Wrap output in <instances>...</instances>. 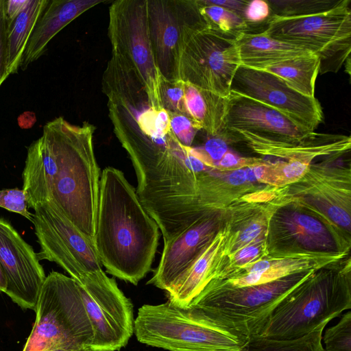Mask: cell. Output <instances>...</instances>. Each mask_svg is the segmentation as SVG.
Instances as JSON below:
<instances>
[{
	"label": "cell",
	"mask_w": 351,
	"mask_h": 351,
	"mask_svg": "<svg viewBox=\"0 0 351 351\" xmlns=\"http://www.w3.org/2000/svg\"><path fill=\"white\" fill-rule=\"evenodd\" d=\"M159 228L123 173L105 168L99 180L94 245L107 272L136 285L150 271Z\"/></svg>",
	"instance_id": "1"
},
{
	"label": "cell",
	"mask_w": 351,
	"mask_h": 351,
	"mask_svg": "<svg viewBox=\"0 0 351 351\" xmlns=\"http://www.w3.org/2000/svg\"><path fill=\"white\" fill-rule=\"evenodd\" d=\"M136 194L169 240L210 211L207 178L212 168L178 143L156 158L132 163Z\"/></svg>",
	"instance_id": "2"
},
{
	"label": "cell",
	"mask_w": 351,
	"mask_h": 351,
	"mask_svg": "<svg viewBox=\"0 0 351 351\" xmlns=\"http://www.w3.org/2000/svg\"><path fill=\"white\" fill-rule=\"evenodd\" d=\"M95 130L88 122L75 125L59 117L47 123L43 132L57 165L51 200L93 245L99 191Z\"/></svg>",
	"instance_id": "3"
},
{
	"label": "cell",
	"mask_w": 351,
	"mask_h": 351,
	"mask_svg": "<svg viewBox=\"0 0 351 351\" xmlns=\"http://www.w3.org/2000/svg\"><path fill=\"white\" fill-rule=\"evenodd\" d=\"M315 271L241 287L213 279L184 308L248 338L259 337L278 303Z\"/></svg>",
	"instance_id": "4"
},
{
	"label": "cell",
	"mask_w": 351,
	"mask_h": 351,
	"mask_svg": "<svg viewBox=\"0 0 351 351\" xmlns=\"http://www.w3.org/2000/svg\"><path fill=\"white\" fill-rule=\"evenodd\" d=\"M350 308L349 272L319 269L278 303L259 337L279 341L298 339Z\"/></svg>",
	"instance_id": "5"
},
{
	"label": "cell",
	"mask_w": 351,
	"mask_h": 351,
	"mask_svg": "<svg viewBox=\"0 0 351 351\" xmlns=\"http://www.w3.org/2000/svg\"><path fill=\"white\" fill-rule=\"evenodd\" d=\"M138 341L168 351H243L250 339L169 300L138 310Z\"/></svg>",
	"instance_id": "6"
},
{
	"label": "cell",
	"mask_w": 351,
	"mask_h": 351,
	"mask_svg": "<svg viewBox=\"0 0 351 351\" xmlns=\"http://www.w3.org/2000/svg\"><path fill=\"white\" fill-rule=\"evenodd\" d=\"M34 311L36 320L23 351L90 348L93 328L71 277L57 271L46 276Z\"/></svg>",
	"instance_id": "7"
},
{
	"label": "cell",
	"mask_w": 351,
	"mask_h": 351,
	"mask_svg": "<svg viewBox=\"0 0 351 351\" xmlns=\"http://www.w3.org/2000/svg\"><path fill=\"white\" fill-rule=\"evenodd\" d=\"M349 0L322 12L298 16L271 14L264 32L271 38L317 56L319 73L337 72L351 51Z\"/></svg>",
	"instance_id": "8"
},
{
	"label": "cell",
	"mask_w": 351,
	"mask_h": 351,
	"mask_svg": "<svg viewBox=\"0 0 351 351\" xmlns=\"http://www.w3.org/2000/svg\"><path fill=\"white\" fill-rule=\"evenodd\" d=\"M239 67L234 36L209 28L203 19L186 29L179 80L227 98Z\"/></svg>",
	"instance_id": "9"
},
{
	"label": "cell",
	"mask_w": 351,
	"mask_h": 351,
	"mask_svg": "<svg viewBox=\"0 0 351 351\" xmlns=\"http://www.w3.org/2000/svg\"><path fill=\"white\" fill-rule=\"evenodd\" d=\"M77 282L93 331L90 349L117 351L134 333L133 305L103 270L87 272Z\"/></svg>",
	"instance_id": "10"
},
{
	"label": "cell",
	"mask_w": 351,
	"mask_h": 351,
	"mask_svg": "<svg viewBox=\"0 0 351 351\" xmlns=\"http://www.w3.org/2000/svg\"><path fill=\"white\" fill-rule=\"evenodd\" d=\"M108 35L112 54L135 71L152 101L161 106V74L149 36L147 0L114 1L109 8Z\"/></svg>",
	"instance_id": "11"
},
{
	"label": "cell",
	"mask_w": 351,
	"mask_h": 351,
	"mask_svg": "<svg viewBox=\"0 0 351 351\" xmlns=\"http://www.w3.org/2000/svg\"><path fill=\"white\" fill-rule=\"evenodd\" d=\"M32 223L40 245L39 261L54 262L75 280L103 270L95 245L49 200L37 206Z\"/></svg>",
	"instance_id": "12"
},
{
	"label": "cell",
	"mask_w": 351,
	"mask_h": 351,
	"mask_svg": "<svg viewBox=\"0 0 351 351\" xmlns=\"http://www.w3.org/2000/svg\"><path fill=\"white\" fill-rule=\"evenodd\" d=\"M225 130L231 141L254 138L280 143L300 142L315 133L280 112L231 90L227 97Z\"/></svg>",
	"instance_id": "13"
},
{
	"label": "cell",
	"mask_w": 351,
	"mask_h": 351,
	"mask_svg": "<svg viewBox=\"0 0 351 351\" xmlns=\"http://www.w3.org/2000/svg\"><path fill=\"white\" fill-rule=\"evenodd\" d=\"M231 91L280 112L310 132H314L324 120L322 106L315 97L300 94L277 76L264 71L239 66Z\"/></svg>",
	"instance_id": "14"
},
{
	"label": "cell",
	"mask_w": 351,
	"mask_h": 351,
	"mask_svg": "<svg viewBox=\"0 0 351 351\" xmlns=\"http://www.w3.org/2000/svg\"><path fill=\"white\" fill-rule=\"evenodd\" d=\"M149 36L161 76L178 77V60L186 29L202 19L196 0H147Z\"/></svg>",
	"instance_id": "15"
},
{
	"label": "cell",
	"mask_w": 351,
	"mask_h": 351,
	"mask_svg": "<svg viewBox=\"0 0 351 351\" xmlns=\"http://www.w3.org/2000/svg\"><path fill=\"white\" fill-rule=\"evenodd\" d=\"M33 247L4 218H0V263L11 300L24 309L35 310L46 276Z\"/></svg>",
	"instance_id": "16"
},
{
	"label": "cell",
	"mask_w": 351,
	"mask_h": 351,
	"mask_svg": "<svg viewBox=\"0 0 351 351\" xmlns=\"http://www.w3.org/2000/svg\"><path fill=\"white\" fill-rule=\"evenodd\" d=\"M207 213L167 241L159 264L147 284L171 291L179 280L220 229V214Z\"/></svg>",
	"instance_id": "17"
},
{
	"label": "cell",
	"mask_w": 351,
	"mask_h": 351,
	"mask_svg": "<svg viewBox=\"0 0 351 351\" xmlns=\"http://www.w3.org/2000/svg\"><path fill=\"white\" fill-rule=\"evenodd\" d=\"M344 254L343 252H302L274 256L267 255L240 269L231 278L220 280L236 287L264 284L294 274L319 270Z\"/></svg>",
	"instance_id": "18"
},
{
	"label": "cell",
	"mask_w": 351,
	"mask_h": 351,
	"mask_svg": "<svg viewBox=\"0 0 351 351\" xmlns=\"http://www.w3.org/2000/svg\"><path fill=\"white\" fill-rule=\"evenodd\" d=\"M314 167V166H313ZM317 173L315 169H313ZM324 178H311L306 174L300 180L306 182L302 186V202L311 210L324 215L330 223L350 232V173L341 170L323 173Z\"/></svg>",
	"instance_id": "19"
},
{
	"label": "cell",
	"mask_w": 351,
	"mask_h": 351,
	"mask_svg": "<svg viewBox=\"0 0 351 351\" xmlns=\"http://www.w3.org/2000/svg\"><path fill=\"white\" fill-rule=\"evenodd\" d=\"M103 0H51L39 18L27 42L21 68L25 70L46 51L51 40L80 14Z\"/></svg>",
	"instance_id": "20"
},
{
	"label": "cell",
	"mask_w": 351,
	"mask_h": 351,
	"mask_svg": "<svg viewBox=\"0 0 351 351\" xmlns=\"http://www.w3.org/2000/svg\"><path fill=\"white\" fill-rule=\"evenodd\" d=\"M57 165L53 150L42 135L27 148L23 171V190L29 208L49 201L52 198Z\"/></svg>",
	"instance_id": "21"
},
{
	"label": "cell",
	"mask_w": 351,
	"mask_h": 351,
	"mask_svg": "<svg viewBox=\"0 0 351 351\" xmlns=\"http://www.w3.org/2000/svg\"><path fill=\"white\" fill-rule=\"evenodd\" d=\"M255 152L288 160H301L311 162L320 156L340 155L350 151L351 139L342 134L315 133L302 141L294 143H280L245 138Z\"/></svg>",
	"instance_id": "22"
},
{
	"label": "cell",
	"mask_w": 351,
	"mask_h": 351,
	"mask_svg": "<svg viewBox=\"0 0 351 351\" xmlns=\"http://www.w3.org/2000/svg\"><path fill=\"white\" fill-rule=\"evenodd\" d=\"M239 66L262 71L289 59L313 53L304 48L271 38L264 31L235 36Z\"/></svg>",
	"instance_id": "23"
},
{
	"label": "cell",
	"mask_w": 351,
	"mask_h": 351,
	"mask_svg": "<svg viewBox=\"0 0 351 351\" xmlns=\"http://www.w3.org/2000/svg\"><path fill=\"white\" fill-rule=\"evenodd\" d=\"M226 235L225 228H220L218 230L174 288L168 293V300L180 307H186L215 278L222 256Z\"/></svg>",
	"instance_id": "24"
},
{
	"label": "cell",
	"mask_w": 351,
	"mask_h": 351,
	"mask_svg": "<svg viewBox=\"0 0 351 351\" xmlns=\"http://www.w3.org/2000/svg\"><path fill=\"white\" fill-rule=\"evenodd\" d=\"M227 98L184 82V114L208 136L226 134Z\"/></svg>",
	"instance_id": "25"
},
{
	"label": "cell",
	"mask_w": 351,
	"mask_h": 351,
	"mask_svg": "<svg viewBox=\"0 0 351 351\" xmlns=\"http://www.w3.org/2000/svg\"><path fill=\"white\" fill-rule=\"evenodd\" d=\"M49 0H29L25 8L11 21L7 31V74L16 73L27 42Z\"/></svg>",
	"instance_id": "26"
},
{
	"label": "cell",
	"mask_w": 351,
	"mask_h": 351,
	"mask_svg": "<svg viewBox=\"0 0 351 351\" xmlns=\"http://www.w3.org/2000/svg\"><path fill=\"white\" fill-rule=\"evenodd\" d=\"M280 222L288 234L308 252H332L335 241L330 230L315 217L298 210L281 213Z\"/></svg>",
	"instance_id": "27"
},
{
	"label": "cell",
	"mask_w": 351,
	"mask_h": 351,
	"mask_svg": "<svg viewBox=\"0 0 351 351\" xmlns=\"http://www.w3.org/2000/svg\"><path fill=\"white\" fill-rule=\"evenodd\" d=\"M319 57L310 53L283 61L262 71L277 76L300 94L314 97L315 81L319 73Z\"/></svg>",
	"instance_id": "28"
},
{
	"label": "cell",
	"mask_w": 351,
	"mask_h": 351,
	"mask_svg": "<svg viewBox=\"0 0 351 351\" xmlns=\"http://www.w3.org/2000/svg\"><path fill=\"white\" fill-rule=\"evenodd\" d=\"M273 213L262 210L250 214L242 221L235 230H229L226 227V238L222 249V256L230 255L241 249L258 239L269 233V225Z\"/></svg>",
	"instance_id": "29"
},
{
	"label": "cell",
	"mask_w": 351,
	"mask_h": 351,
	"mask_svg": "<svg viewBox=\"0 0 351 351\" xmlns=\"http://www.w3.org/2000/svg\"><path fill=\"white\" fill-rule=\"evenodd\" d=\"M328 322H324L308 335L295 340L279 341L255 337L243 351H325L322 334Z\"/></svg>",
	"instance_id": "30"
},
{
	"label": "cell",
	"mask_w": 351,
	"mask_h": 351,
	"mask_svg": "<svg viewBox=\"0 0 351 351\" xmlns=\"http://www.w3.org/2000/svg\"><path fill=\"white\" fill-rule=\"evenodd\" d=\"M199 12L206 25L223 34L235 37L247 31L249 24L244 18L223 7L212 5L206 0H196Z\"/></svg>",
	"instance_id": "31"
},
{
	"label": "cell",
	"mask_w": 351,
	"mask_h": 351,
	"mask_svg": "<svg viewBox=\"0 0 351 351\" xmlns=\"http://www.w3.org/2000/svg\"><path fill=\"white\" fill-rule=\"evenodd\" d=\"M267 235L263 236L230 255L221 256L214 279H228L247 265L267 256Z\"/></svg>",
	"instance_id": "32"
},
{
	"label": "cell",
	"mask_w": 351,
	"mask_h": 351,
	"mask_svg": "<svg viewBox=\"0 0 351 351\" xmlns=\"http://www.w3.org/2000/svg\"><path fill=\"white\" fill-rule=\"evenodd\" d=\"M311 162L301 160L269 162L267 165L265 184L284 187L299 182L307 173Z\"/></svg>",
	"instance_id": "33"
},
{
	"label": "cell",
	"mask_w": 351,
	"mask_h": 351,
	"mask_svg": "<svg viewBox=\"0 0 351 351\" xmlns=\"http://www.w3.org/2000/svg\"><path fill=\"white\" fill-rule=\"evenodd\" d=\"M343 0H273L267 1L272 14L282 16L308 15L328 10Z\"/></svg>",
	"instance_id": "34"
},
{
	"label": "cell",
	"mask_w": 351,
	"mask_h": 351,
	"mask_svg": "<svg viewBox=\"0 0 351 351\" xmlns=\"http://www.w3.org/2000/svg\"><path fill=\"white\" fill-rule=\"evenodd\" d=\"M325 351H351V311L343 313L335 325L322 336Z\"/></svg>",
	"instance_id": "35"
},
{
	"label": "cell",
	"mask_w": 351,
	"mask_h": 351,
	"mask_svg": "<svg viewBox=\"0 0 351 351\" xmlns=\"http://www.w3.org/2000/svg\"><path fill=\"white\" fill-rule=\"evenodd\" d=\"M230 141L227 134L208 136L203 145L190 147V151L205 165L214 169L215 165L229 150L228 143Z\"/></svg>",
	"instance_id": "36"
},
{
	"label": "cell",
	"mask_w": 351,
	"mask_h": 351,
	"mask_svg": "<svg viewBox=\"0 0 351 351\" xmlns=\"http://www.w3.org/2000/svg\"><path fill=\"white\" fill-rule=\"evenodd\" d=\"M159 95L162 107L169 113L184 114V82L169 81L161 76Z\"/></svg>",
	"instance_id": "37"
},
{
	"label": "cell",
	"mask_w": 351,
	"mask_h": 351,
	"mask_svg": "<svg viewBox=\"0 0 351 351\" xmlns=\"http://www.w3.org/2000/svg\"><path fill=\"white\" fill-rule=\"evenodd\" d=\"M171 132L176 139L184 147L193 146L195 136L199 130L186 115L169 113Z\"/></svg>",
	"instance_id": "38"
},
{
	"label": "cell",
	"mask_w": 351,
	"mask_h": 351,
	"mask_svg": "<svg viewBox=\"0 0 351 351\" xmlns=\"http://www.w3.org/2000/svg\"><path fill=\"white\" fill-rule=\"evenodd\" d=\"M0 207L10 212L18 213L32 221V214L29 212L26 196L23 189L0 190Z\"/></svg>",
	"instance_id": "39"
},
{
	"label": "cell",
	"mask_w": 351,
	"mask_h": 351,
	"mask_svg": "<svg viewBox=\"0 0 351 351\" xmlns=\"http://www.w3.org/2000/svg\"><path fill=\"white\" fill-rule=\"evenodd\" d=\"M263 158L240 156L228 150L215 165L214 169L220 171H231L267 162Z\"/></svg>",
	"instance_id": "40"
},
{
	"label": "cell",
	"mask_w": 351,
	"mask_h": 351,
	"mask_svg": "<svg viewBox=\"0 0 351 351\" xmlns=\"http://www.w3.org/2000/svg\"><path fill=\"white\" fill-rule=\"evenodd\" d=\"M8 19L5 0L0 1V86L8 77L7 74V31Z\"/></svg>",
	"instance_id": "41"
},
{
	"label": "cell",
	"mask_w": 351,
	"mask_h": 351,
	"mask_svg": "<svg viewBox=\"0 0 351 351\" xmlns=\"http://www.w3.org/2000/svg\"><path fill=\"white\" fill-rule=\"evenodd\" d=\"M271 8L267 1H250L244 13V19L249 23L263 22L271 16Z\"/></svg>",
	"instance_id": "42"
},
{
	"label": "cell",
	"mask_w": 351,
	"mask_h": 351,
	"mask_svg": "<svg viewBox=\"0 0 351 351\" xmlns=\"http://www.w3.org/2000/svg\"><path fill=\"white\" fill-rule=\"evenodd\" d=\"M206 1L210 4L221 6L226 9L231 10L243 18H244L245 10L250 2V1L246 0H206Z\"/></svg>",
	"instance_id": "43"
},
{
	"label": "cell",
	"mask_w": 351,
	"mask_h": 351,
	"mask_svg": "<svg viewBox=\"0 0 351 351\" xmlns=\"http://www.w3.org/2000/svg\"><path fill=\"white\" fill-rule=\"evenodd\" d=\"M226 172L223 178L231 186H241L248 182L245 168Z\"/></svg>",
	"instance_id": "44"
},
{
	"label": "cell",
	"mask_w": 351,
	"mask_h": 351,
	"mask_svg": "<svg viewBox=\"0 0 351 351\" xmlns=\"http://www.w3.org/2000/svg\"><path fill=\"white\" fill-rule=\"evenodd\" d=\"M29 0H5V13L8 21H12L26 6Z\"/></svg>",
	"instance_id": "45"
},
{
	"label": "cell",
	"mask_w": 351,
	"mask_h": 351,
	"mask_svg": "<svg viewBox=\"0 0 351 351\" xmlns=\"http://www.w3.org/2000/svg\"><path fill=\"white\" fill-rule=\"evenodd\" d=\"M7 287V281L6 278L2 269L1 265L0 263V292L5 293Z\"/></svg>",
	"instance_id": "46"
},
{
	"label": "cell",
	"mask_w": 351,
	"mask_h": 351,
	"mask_svg": "<svg viewBox=\"0 0 351 351\" xmlns=\"http://www.w3.org/2000/svg\"><path fill=\"white\" fill-rule=\"evenodd\" d=\"M82 350H66V349H57V350H51V351H81Z\"/></svg>",
	"instance_id": "47"
},
{
	"label": "cell",
	"mask_w": 351,
	"mask_h": 351,
	"mask_svg": "<svg viewBox=\"0 0 351 351\" xmlns=\"http://www.w3.org/2000/svg\"><path fill=\"white\" fill-rule=\"evenodd\" d=\"M81 351H93L90 348H84V349H82Z\"/></svg>",
	"instance_id": "48"
},
{
	"label": "cell",
	"mask_w": 351,
	"mask_h": 351,
	"mask_svg": "<svg viewBox=\"0 0 351 351\" xmlns=\"http://www.w3.org/2000/svg\"><path fill=\"white\" fill-rule=\"evenodd\" d=\"M0 1H1V0H0Z\"/></svg>",
	"instance_id": "49"
}]
</instances>
